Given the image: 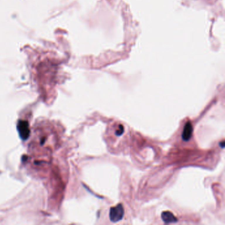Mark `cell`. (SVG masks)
<instances>
[{
    "mask_svg": "<svg viewBox=\"0 0 225 225\" xmlns=\"http://www.w3.org/2000/svg\"><path fill=\"white\" fill-rule=\"evenodd\" d=\"M124 215V209L121 203L117 204L116 206L112 207L110 210L109 217L112 222H117L123 219Z\"/></svg>",
    "mask_w": 225,
    "mask_h": 225,
    "instance_id": "6da1fadb",
    "label": "cell"
},
{
    "mask_svg": "<svg viewBox=\"0 0 225 225\" xmlns=\"http://www.w3.org/2000/svg\"><path fill=\"white\" fill-rule=\"evenodd\" d=\"M18 130H19V135L23 139H26L28 138L30 133L29 127H28V123L26 121H20L18 123L17 125Z\"/></svg>",
    "mask_w": 225,
    "mask_h": 225,
    "instance_id": "7a4b0ae2",
    "label": "cell"
},
{
    "mask_svg": "<svg viewBox=\"0 0 225 225\" xmlns=\"http://www.w3.org/2000/svg\"><path fill=\"white\" fill-rule=\"evenodd\" d=\"M193 134V126L190 121H188L185 124L183 132L182 133V138L184 141H189Z\"/></svg>",
    "mask_w": 225,
    "mask_h": 225,
    "instance_id": "3957f363",
    "label": "cell"
},
{
    "mask_svg": "<svg viewBox=\"0 0 225 225\" xmlns=\"http://www.w3.org/2000/svg\"><path fill=\"white\" fill-rule=\"evenodd\" d=\"M162 220L165 223H174L178 221V219L174 214L170 211H164L161 214Z\"/></svg>",
    "mask_w": 225,
    "mask_h": 225,
    "instance_id": "277c9868",
    "label": "cell"
},
{
    "mask_svg": "<svg viewBox=\"0 0 225 225\" xmlns=\"http://www.w3.org/2000/svg\"><path fill=\"white\" fill-rule=\"evenodd\" d=\"M124 127H123V125H119V129L116 132V135L117 136H120L121 135H122L123 133H124Z\"/></svg>",
    "mask_w": 225,
    "mask_h": 225,
    "instance_id": "5b68a950",
    "label": "cell"
},
{
    "mask_svg": "<svg viewBox=\"0 0 225 225\" xmlns=\"http://www.w3.org/2000/svg\"><path fill=\"white\" fill-rule=\"evenodd\" d=\"M219 145L221 146L222 148H224V141H222L221 143H219Z\"/></svg>",
    "mask_w": 225,
    "mask_h": 225,
    "instance_id": "8992f818",
    "label": "cell"
}]
</instances>
